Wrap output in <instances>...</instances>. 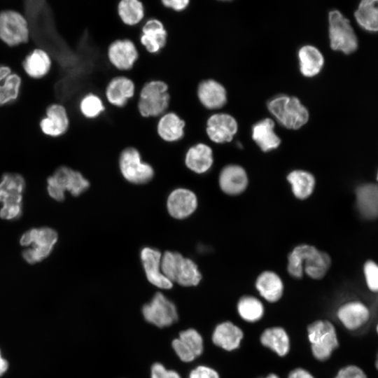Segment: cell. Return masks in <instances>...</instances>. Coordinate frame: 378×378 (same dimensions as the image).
<instances>
[{"mask_svg": "<svg viewBox=\"0 0 378 378\" xmlns=\"http://www.w3.org/2000/svg\"><path fill=\"white\" fill-rule=\"evenodd\" d=\"M262 345L270 348L280 356L288 354L290 349L289 337L281 327H273L264 330L260 336Z\"/></svg>", "mask_w": 378, "mask_h": 378, "instance_id": "35", "label": "cell"}, {"mask_svg": "<svg viewBox=\"0 0 378 378\" xmlns=\"http://www.w3.org/2000/svg\"><path fill=\"white\" fill-rule=\"evenodd\" d=\"M151 378H181L174 370H167L162 364L155 363L151 368Z\"/></svg>", "mask_w": 378, "mask_h": 378, "instance_id": "41", "label": "cell"}, {"mask_svg": "<svg viewBox=\"0 0 378 378\" xmlns=\"http://www.w3.org/2000/svg\"><path fill=\"white\" fill-rule=\"evenodd\" d=\"M356 204L360 214L365 218H378V186L362 185L356 190Z\"/></svg>", "mask_w": 378, "mask_h": 378, "instance_id": "25", "label": "cell"}, {"mask_svg": "<svg viewBox=\"0 0 378 378\" xmlns=\"http://www.w3.org/2000/svg\"><path fill=\"white\" fill-rule=\"evenodd\" d=\"M189 378H220V377L214 369L200 365L191 371Z\"/></svg>", "mask_w": 378, "mask_h": 378, "instance_id": "42", "label": "cell"}, {"mask_svg": "<svg viewBox=\"0 0 378 378\" xmlns=\"http://www.w3.org/2000/svg\"><path fill=\"white\" fill-rule=\"evenodd\" d=\"M186 166L197 174L208 172L214 162L213 150L207 144L200 142L189 147L185 153Z\"/></svg>", "mask_w": 378, "mask_h": 378, "instance_id": "23", "label": "cell"}, {"mask_svg": "<svg viewBox=\"0 0 378 378\" xmlns=\"http://www.w3.org/2000/svg\"><path fill=\"white\" fill-rule=\"evenodd\" d=\"M142 312L148 322L159 328L169 326L178 320L176 306L161 293L144 306Z\"/></svg>", "mask_w": 378, "mask_h": 378, "instance_id": "11", "label": "cell"}, {"mask_svg": "<svg viewBox=\"0 0 378 378\" xmlns=\"http://www.w3.org/2000/svg\"><path fill=\"white\" fill-rule=\"evenodd\" d=\"M337 315L346 329L356 330L368 321L370 314L365 304L359 301H351L340 306Z\"/></svg>", "mask_w": 378, "mask_h": 378, "instance_id": "22", "label": "cell"}, {"mask_svg": "<svg viewBox=\"0 0 378 378\" xmlns=\"http://www.w3.org/2000/svg\"><path fill=\"white\" fill-rule=\"evenodd\" d=\"M21 85V78L13 74L6 66L0 65V105L17 99Z\"/></svg>", "mask_w": 378, "mask_h": 378, "instance_id": "33", "label": "cell"}, {"mask_svg": "<svg viewBox=\"0 0 378 378\" xmlns=\"http://www.w3.org/2000/svg\"><path fill=\"white\" fill-rule=\"evenodd\" d=\"M357 23L369 31H378V0L360 1L354 12Z\"/></svg>", "mask_w": 378, "mask_h": 378, "instance_id": "34", "label": "cell"}, {"mask_svg": "<svg viewBox=\"0 0 378 378\" xmlns=\"http://www.w3.org/2000/svg\"><path fill=\"white\" fill-rule=\"evenodd\" d=\"M274 122L265 118L253 127L252 138L260 149L267 152L279 147L281 139L274 131Z\"/></svg>", "mask_w": 378, "mask_h": 378, "instance_id": "28", "label": "cell"}, {"mask_svg": "<svg viewBox=\"0 0 378 378\" xmlns=\"http://www.w3.org/2000/svg\"><path fill=\"white\" fill-rule=\"evenodd\" d=\"M162 5L175 13L184 11L188 7L190 0H160Z\"/></svg>", "mask_w": 378, "mask_h": 378, "instance_id": "43", "label": "cell"}, {"mask_svg": "<svg viewBox=\"0 0 378 378\" xmlns=\"http://www.w3.org/2000/svg\"><path fill=\"white\" fill-rule=\"evenodd\" d=\"M313 356L318 360L328 359L339 342L333 324L327 320H318L307 328Z\"/></svg>", "mask_w": 378, "mask_h": 378, "instance_id": "7", "label": "cell"}, {"mask_svg": "<svg viewBox=\"0 0 378 378\" xmlns=\"http://www.w3.org/2000/svg\"><path fill=\"white\" fill-rule=\"evenodd\" d=\"M237 311L244 321L255 322L262 317L264 307L255 297L245 295L239 299L237 303Z\"/></svg>", "mask_w": 378, "mask_h": 378, "instance_id": "37", "label": "cell"}, {"mask_svg": "<svg viewBox=\"0 0 378 378\" xmlns=\"http://www.w3.org/2000/svg\"><path fill=\"white\" fill-rule=\"evenodd\" d=\"M98 94L89 92L80 99L78 109L81 115L87 119H94L105 110V103Z\"/></svg>", "mask_w": 378, "mask_h": 378, "instance_id": "38", "label": "cell"}, {"mask_svg": "<svg viewBox=\"0 0 378 378\" xmlns=\"http://www.w3.org/2000/svg\"><path fill=\"white\" fill-rule=\"evenodd\" d=\"M266 378H279V377L275 374H270Z\"/></svg>", "mask_w": 378, "mask_h": 378, "instance_id": "46", "label": "cell"}, {"mask_svg": "<svg viewBox=\"0 0 378 378\" xmlns=\"http://www.w3.org/2000/svg\"><path fill=\"white\" fill-rule=\"evenodd\" d=\"M185 126L184 120L176 113L167 111L158 119L157 134L163 141L175 143L184 136Z\"/></svg>", "mask_w": 378, "mask_h": 378, "instance_id": "24", "label": "cell"}, {"mask_svg": "<svg viewBox=\"0 0 378 378\" xmlns=\"http://www.w3.org/2000/svg\"><path fill=\"white\" fill-rule=\"evenodd\" d=\"M331 265L329 255L315 246L302 244L295 246L288 257L287 270L294 278H301L304 272L314 279H322Z\"/></svg>", "mask_w": 378, "mask_h": 378, "instance_id": "1", "label": "cell"}, {"mask_svg": "<svg viewBox=\"0 0 378 378\" xmlns=\"http://www.w3.org/2000/svg\"><path fill=\"white\" fill-rule=\"evenodd\" d=\"M23 68L31 78H40L50 70L52 61L49 55L42 49H35L23 62Z\"/></svg>", "mask_w": 378, "mask_h": 378, "instance_id": "32", "label": "cell"}, {"mask_svg": "<svg viewBox=\"0 0 378 378\" xmlns=\"http://www.w3.org/2000/svg\"><path fill=\"white\" fill-rule=\"evenodd\" d=\"M376 330H377V333H378V323H377V326Z\"/></svg>", "mask_w": 378, "mask_h": 378, "instance_id": "48", "label": "cell"}, {"mask_svg": "<svg viewBox=\"0 0 378 378\" xmlns=\"http://www.w3.org/2000/svg\"><path fill=\"white\" fill-rule=\"evenodd\" d=\"M172 346L182 361L190 362L202 353V337L197 330L188 329L181 332L179 337L173 340Z\"/></svg>", "mask_w": 378, "mask_h": 378, "instance_id": "19", "label": "cell"}, {"mask_svg": "<svg viewBox=\"0 0 378 378\" xmlns=\"http://www.w3.org/2000/svg\"><path fill=\"white\" fill-rule=\"evenodd\" d=\"M288 378H314V377L306 370L297 368L289 373Z\"/></svg>", "mask_w": 378, "mask_h": 378, "instance_id": "44", "label": "cell"}, {"mask_svg": "<svg viewBox=\"0 0 378 378\" xmlns=\"http://www.w3.org/2000/svg\"><path fill=\"white\" fill-rule=\"evenodd\" d=\"M197 207L196 195L186 188L174 190L168 196L167 208L174 218L184 219L192 214Z\"/></svg>", "mask_w": 378, "mask_h": 378, "instance_id": "16", "label": "cell"}, {"mask_svg": "<svg viewBox=\"0 0 378 378\" xmlns=\"http://www.w3.org/2000/svg\"><path fill=\"white\" fill-rule=\"evenodd\" d=\"M300 71L306 77H313L321 70L324 59L321 52L314 46H302L298 52Z\"/></svg>", "mask_w": 378, "mask_h": 378, "instance_id": "29", "label": "cell"}, {"mask_svg": "<svg viewBox=\"0 0 378 378\" xmlns=\"http://www.w3.org/2000/svg\"><path fill=\"white\" fill-rule=\"evenodd\" d=\"M25 182L18 174H4L0 181V217L5 220L19 218L22 214V192Z\"/></svg>", "mask_w": 378, "mask_h": 378, "instance_id": "5", "label": "cell"}, {"mask_svg": "<svg viewBox=\"0 0 378 378\" xmlns=\"http://www.w3.org/2000/svg\"><path fill=\"white\" fill-rule=\"evenodd\" d=\"M196 93L199 102L206 109L220 108L227 101L225 89L220 83L213 79L200 81Z\"/></svg>", "mask_w": 378, "mask_h": 378, "instance_id": "21", "label": "cell"}, {"mask_svg": "<svg viewBox=\"0 0 378 378\" xmlns=\"http://www.w3.org/2000/svg\"><path fill=\"white\" fill-rule=\"evenodd\" d=\"M294 196L299 200L308 198L314 192L316 181L314 176L309 172L295 169L287 176Z\"/></svg>", "mask_w": 378, "mask_h": 378, "instance_id": "30", "label": "cell"}, {"mask_svg": "<svg viewBox=\"0 0 378 378\" xmlns=\"http://www.w3.org/2000/svg\"><path fill=\"white\" fill-rule=\"evenodd\" d=\"M363 271L368 288L372 292H378V265L368 260L364 265Z\"/></svg>", "mask_w": 378, "mask_h": 378, "instance_id": "39", "label": "cell"}, {"mask_svg": "<svg viewBox=\"0 0 378 378\" xmlns=\"http://www.w3.org/2000/svg\"><path fill=\"white\" fill-rule=\"evenodd\" d=\"M202 279L196 263L190 258L183 257L174 273L172 282L182 286H197Z\"/></svg>", "mask_w": 378, "mask_h": 378, "instance_id": "36", "label": "cell"}, {"mask_svg": "<svg viewBox=\"0 0 378 378\" xmlns=\"http://www.w3.org/2000/svg\"><path fill=\"white\" fill-rule=\"evenodd\" d=\"M139 43L150 54H155L166 45L167 32L163 23L154 18H145L140 24Z\"/></svg>", "mask_w": 378, "mask_h": 378, "instance_id": "13", "label": "cell"}, {"mask_svg": "<svg viewBox=\"0 0 378 378\" xmlns=\"http://www.w3.org/2000/svg\"><path fill=\"white\" fill-rule=\"evenodd\" d=\"M136 87L134 82L125 76L113 77L105 89V101L115 107L122 108L134 97Z\"/></svg>", "mask_w": 378, "mask_h": 378, "instance_id": "18", "label": "cell"}, {"mask_svg": "<svg viewBox=\"0 0 378 378\" xmlns=\"http://www.w3.org/2000/svg\"><path fill=\"white\" fill-rule=\"evenodd\" d=\"M375 366H376L377 370H378V356H377V358L375 363Z\"/></svg>", "mask_w": 378, "mask_h": 378, "instance_id": "47", "label": "cell"}, {"mask_svg": "<svg viewBox=\"0 0 378 378\" xmlns=\"http://www.w3.org/2000/svg\"><path fill=\"white\" fill-rule=\"evenodd\" d=\"M329 38L330 47L334 50L351 54L358 48V38L350 21L339 10L329 13Z\"/></svg>", "mask_w": 378, "mask_h": 378, "instance_id": "8", "label": "cell"}, {"mask_svg": "<svg viewBox=\"0 0 378 378\" xmlns=\"http://www.w3.org/2000/svg\"><path fill=\"white\" fill-rule=\"evenodd\" d=\"M335 378H368V377L360 368L350 365L340 369Z\"/></svg>", "mask_w": 378, "mask_h": 378, "instance_id": "40", "label": "cell"}, {"mask_svg": "<svg viewBox=\"0 0 378 378\" xmlns=\"http://www.w3.org/2000/svg\"><path fill=\"white\" fill-rule=\"evenodd\" d=\"M138 57V49L130 39L115 40L108 47V60L114 69L120 72L131 70Z\"/></svg>", "mask_w": 378, "mask_h": 378, "instance_id": "12", "label": "cell"}, {"mask_svg": "<svg viewBox=\"0 0 378 378\" xmlns=\"http://www.w3.org/2000/svg\"><path fill=\"white\" fill-rule=\"evenodd\" d=\"M117 13L121 22L126 26L139 25L145 19V9L142 1L120 0Z\"/></svg>", "mask_w": 378, "mask_h": 378, "instance_id": "31", "label": "cell"}, {"mask_svg": "<svg viewBox=\"0 0 378 378\" xmlns=\"http://www.w3.org/2000/svg\"><path fill=\"white\" fill-rule=\"evenodd\" d=\"M237 132V121L228 114L214 113L206 120L205 132L209 139L214 143L230 142Z\"/></svg>", "mask_w": 378, "mask_h": 378, "instance_id": "14", "label": "cell"}, {"mask_svg": "<svg viewBox=\"0 0 378 378\" xmlns=\"http://www.w3.org/2000/svg\"><path fill=\"white\" fill-rule=\"evenodd\" d=\"M8 362L1 357L0 354V376H1L8 369Z\"/></svg>", "mask_w": 378, "mask_h": 378, "instance_id": "45", "label": "cell"}, {"mask_svg": "<svg viewBox=\"0 0 378 378\" xmlns=\"http://www.w3.org/2000/svg\"><path fill=\"white\" fill-rule=\"evenodd\" d=\"M161 252L155 248L145 247L141 251V260L148 281L158 288L169 289L173 283L161 271Z\"/></svg>", "mask_w": 378, "mask_h": 378, "instance_id": "17", "label": "cell"}, {"mask_svg": "<svg viewBox=\"0 0 378 378\" xmlns=\"http://www.w3.org/2000/svg\"><path fill=\"white\" fill-rule=\"evenodd\" d=\"M255 287L260 295L270 302L278 301L284 292L281 279L272 271L262 272L256 279Z\"/></svg>", "mask_w": 378, "mask_h": 378, "instance_id": "27", "label": "cell"}, {"mask_svg": "<svg viewBox=\"0 0 378 378\" xmlns=\"http://www.w3.org/2000/svg\"><path fill=\"white\" fill-rule=\"evenodd\" d=\"M169 99L167 85L162 80H150L139 92L137 108L141 116L158 118L168 111Z\"/></svg>", "mask_w": 378, "mask_h": 378, "instance_id": "2", "label": "cell"}, {"mask_svg": "<svg viewBox=\"0 0 378 378\" xmlns=\"http://www.w3.org/2000/svg\"><path fill=\"white\" fill-rule=\"evenodd\" d=\"M267 107L278 122L288 129L298 130L309 120L307 109L295 97H276L268 103Z\"/></svg>", "mask_w": 378, "mask_h": 378, "instance_id": "4", "label": "cell"}, {"mask_svg": "<svg viewBox=\"0 0 378 378\" xmlns=\"http://www.w3.org/2000/svg\"><path fill=\"white\" fill-rule=\"evenodd\" d=\"M118 164L123 177L132 183H146L154 175L153 167L143 160L139 150L133 146H127L120 153Z\"/></svg>", "mask_w": 378, "mask_h": 378, "instance_id": "9", "label": "cell"}, {"mask_svg": "<svg viewBox=\"0 0 378 378\" xmlns=\"http://www.w3.org/2000/svg\"><path fill=\"white\" fill-rule=\"evenodd\" d=\"M242 330L230 321L218 324L212 335V341L218 346L226 351L239 347L243 338Z\"/></svg>", "mask_w": 378, "mask_h": 378, "instance_id": "26", "label": "cell"}, {"mask_svg": "<svg viewBox=\"0 0 378 378\" xmlns=\"http://www.w3.org/2000/svg\"><path fill=\"white\" fill-rule=\"evenodd\" d=\"M57 237L56 231L48 227L27 230L20 239L22 246H31L22 252L23 258L29 264L43 260L52 252Z\"/></svg>", "mask_w": 378, "mask_h": 378, "instance_id": "3", "label": "cell"}, {"mask_svg": "<svg viewBox=\"0 0 378 378\" xmlns=\"http://www.w3.org/2000/svg\"><path fill=\"white\" fill-rule=\"evenodd\" d=\"M218 183L224 193L228 195H237L246 189L248 178L242 167L237 164H229L221 170Z\"/></svg>", "mask_w": 378, "mask_h": 378, "instance_id": "20", "label": "cell"}, {"mask_svg": "<svg viewBox=\"0 0 378 378\" xmlns=\"http://www.w3.org/2000/svg\"><path fill=\"white\" fill-rule=\"evenodd\" d=\"M0 39L9 46L27 42V21L20 13L12 10L0 13Z\"/></svg>", "mask_w": 378, "mask_h": 378, "instance_id": "10", "label": "cell"}, {"mask_svg": "<svg viewBox=\"0 0 378 378\" xmlns=\"http://www.w3.org/2000/svg\"><path fill=\"white\" fill-rule=\"evenodd\" d=\"M377 181H378V172H377Z\"/></svg>", "mask_w": 378, "mask_h": 378, "instance_id": "49", "label": "cell"}, {"mask_svg": "<svg viewBox=\"0 0 378 378\" xmlns=\"http://www.w3.org/2000/svg\"><path fill=\"white\" fill-rule=\"evenodd\" d=\"M47 183L49 195L57 201L64 200L65 191H69L74 196H78L90 186L89 181L79 172L66 166L57 168L48 177Z\"/></svg>", "mask_w": 378, "mask_h": 378, "instance_id": "6", "label": "cell"}, {"mask_svg": "<svg viewBox=\"0 0 378 378\" xmlns=\"http://www.w3.org/2000/svg\"><path fill=\"white\" fill-rule=\"evenodd\" d=\"M46 117L40 121V128L47 136L59 137L69 127V117L66 108L60 103L50 104L46 108Z\"/></svg>", "mask_w": 378, "mask_h": 378, "instance_id": "15", "label": "cell"}]
</instances>
